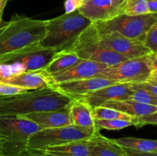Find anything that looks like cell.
Returning <instances> with one entry per match:
<instances>
[{"label": "cell", "mask_w": 157, "mask_h": 156, "mask_svg": "<svg viewBox=\"0 0 157 156\" xmlns=\"http://www.w3.org/2000/svg\"><path fill=\"white\" fill-rule=\"evenodd\" d=\"M144 44L151 53H157V21L147 33Z\"/></svg>", "instance_id": "obj_28"}, {"label": "cell", "mask_w": 157, "mask_h": 156, "mask_svg": "<svg viewBox=\"0 0 157 156\" xmlns=\"http://www.w3.org/2000/svg\"><path fill=\"white\" fill-rule=\"evenodd\" d=\"M94 123L98 132L102 129L120 130L133 125L132 122L124 119H95Z\"/></svg>", "instance_id": "obj_26"}, {"label": "cell", "mask_w": 157, "mask_h": 156, "mask_svg": "<svg viewBox=\"0 0 157 156\" xmlns=\"http://www.w3.org/2000/svg\"><path fill=\"white\" fill-rule=\"evenodd\" d=\"M150 13L147 0H124L116 15L124 14L127 15H140ZM115 15V16H116Z\"/></svg>", "instance_id": "obj_23"}, {"label": "cell", "mask_w": 157, "mask_h": 156, "mask_svg": "<svg viewBox=\"0 0 157 156\" xmlns=\"http://www.w3.org/2000/svg\"><path fill=\"white\" fill-rule=\"evenodd\" d=\"M147 82L152 84V85L157 87V77H150Z\"/></svg>", "instance_id": "obj_39"}, {"label": "cell", "mask_w": 157, "mask_h": 156, "mask_svg": "<svg viewBox=\"0 0 157 156\" xmlns=\"http://www.w3.org/2000/svg\"><path fill=\"white\" fill-rule=\"evenodd\" d=\"M150 54L140 58L127 60L116 65L110 66L97 77L106 78L122 84L147 82L153 71Z\"/></svg>", "instance_id": "obj_8"}, {"label": "cell", "mask_w": 157, "mask_h": 156, "mask_svg": "<svg viewBox=\"0 0 157 156\" xmlns=\"http://www.w3.org/2000/svg\"><path fill=\"white\" fill-rule=\"evenodd\" d=\"M125 151H127V154H129V156H157V151H156V152L140 153V152H134V151H127V150L126 149Z\"/></svg>", "instance_id": "obj_36"}, {"label": "cell", "mask_w": 157, "mask_h": 156, "mask_svg": "<svg viewBox=\"0 0 157 156\" xmlns=\"http://www.w3.org/2000/svg\"><path fill=\"white\" fill-rule=\"evenodd\" d=\"M27 91L29 90L9 84L3 81L2 80H0V96H11V95L26 93Z\"/></svg>", "instance_id": "obj_30"}, {"label": "cell", "mask_w": 157, "mask_h": 156, "mask_svg": "<svg viewBox=\"0 0 157 156\" xmlns=\"http://www.w3.org/2000/svg\"><path fill=\"white\" fill-rule=\"evenodd\" d=\"M19 156H55L41 150H26Z\"/></svg>", "instance_id": "obj_32"}, {"label": "cell", "mask_w": 157, "mask_h": 156, "mask_svg": "<svg viewBox=\"0 0 157 156\" xmlns=\"http://www.w3.org/2000/svg\"><path fill=\"white\" fill-rule=\"evenodd\" d=\"M70 50L75 51L81 60L102 63L109 67L129 60L106 48L99 42L98 33L93 22L80 35Z\"/></svg>", "instance_id": "obj_6"}, {"label": "cell", "mask_w": 157, "mask_h": 156, "mask_svg": "<svg viewBox=\"0 0 157 156\" xmlns=\"http://www.w3.org/2000/svg\"><path fill=\"white\" fill-rule=\"evenodd\" d=\"M33 122L18 116H0V155L19 156L30 136L39 131Z\"/></svg>", "instance_id": "obj_4"}, {"label": "cell", "mask_w": 157, "mask_h": 156, "mask_svg": "<svg viewBox=\"0 0 157 156\" xmlns=\"http://www.w3.org/2000/svg\"><path fill=\"white\" fill-rule=\"evenodd\" d=\"M114 141L127 151L140 153L157 151V140L136 137H124L114 139Z\"/></svg>", "instance_id": "obj_22"}, {"label": "cell", "mask_w": 157, "mask_h": 156, "mask_svg": "<svg viewBox=\"0 0 157 156\" xmlns=\"http://www.w3.org/2000/svg\"><path fill=\"white\" fill-rule=\"evenodd\" d=\"M150 77H157V70H153V71H152Z\"/></svg>", "instance_id": "obj_40"}, {"label": "cell", "mask_w": 157, "mask_h": 156, "mask_svg": "<svg viewBox=\"0 0 157 156\" xmlns=\"http://www.w3.org/2000/svg\"><path fill=\"white\" fill-rule=\"evenodd\" d=\"M73 100L55 87L0 96V116H18L35 112L58 110L70 106Z\"/></svg>", "instance_id": "obj_2"}, {"label": "cell", "mask_w": 157, "mask_h": 156, "mask_svg": "<svg viewBox=\"0 0 157 156\" xmlns=\"http://www.w3.org/2000/svg\"><path fill=\"white\" fill-rule=\"evenodd\" d=\"M9 1V0H0V25H2L4 23V21L2 20L3 12H4L6 4H7V2Z\"/></svg>", "instance_id": "obj_37"}, {"label": "cell", "mask_w": 157, "mask_h": 156, "mask_svg": "<svg viewBox=\"0 0 157 156\" xmlns=\"http://www.w3.org/2000/svg\"><path fill=\"white\" fill-rule=\"evenodd\" d=\"M89 139L48 147L41 151L55 156H90L91 145Z\"/></svg>", "instance_id": "obj_20"}, {"label": "cell", "mask_w": 157, "mask_h": 156, "mask_svg": "<svg viewBox=\"0 0 157 156\" xmlns=\"http://www.w3.org/2000/svg\"><path fill=\"white\" fill-rule=\"evenodd\" d=\"M55 54L56 52L53 49L38 46L18 55L10 62L21 63L24 66L26 72L38 71L43 70L50 63Z\"/></svg>", "instance_id": "obj_14"}, {"label": "cell", "mask_w": 157, "mask_h": 156, "mask_svg": "<svg viewBox=\"0 0 157 156\" xmlns=\"http://www.w3.org/2000/svg\"><path fill=\"white\" fill-rule=\"evenodd\" d=\"M93 116L94 119H124L130 122L133 118L119 110L103 106L93 107Z\"/></svg>", "instance_id": "obj_24"}, {"label": "cell", "mask_w": 157, "mask_h": 156, "mask_svg": "<svg viewBox=\"0 0 157 156\" xmlns=\"http://www.w3.org/2000/svg\"><path fill=\"white\" fill-rule=\"evenodd\" d=\"M0 156H1V155H0Z\"/></svg>", "instance_id": "obj_43"}, {"label": "cell", "mask_w": 157, "mask_h": 156, "mask_svg": "<svg viewBox=\"0 0 157 156\" xmlns=\"http://www.w3.org/2000/svg\"><path fill=\"white\" fill-rule=\"evenodd\" d=\"M150 58H151V64L153 70H157V53L150 54Z\"/></svg>", "instance_id": "obj_38"}, {"label": "cell", "mask_w": 157, "mask_h": 156, "mask_svg": "<svg viewBox=\"0 0 157 156\" xmlns=\"http://www.w3.org/2000/svg\"><path fill=\"white\" fill-rule=\"evenodd\" d=\"M124 0H112V8H113V11H112V15L110 18H112V17L116 15L120 6L122 5V3L124 2Z\"/></svg>", "instance_id": "obj_34"}, {"label": "cell", "mask_w": 157, "mask_h": 156, "mask_svg": "<svg viewBox=\"0 0 157 156\" xmlns=\"http://www.w3.org/2000/svg\"><path fill=\"white\" fill-rule=\"evenodd\" d=\"M156 21L157 13L140 15L121 14L105 21L93 23L99 35L116 32L126 38L144 43L146 35Z\"/></svg>", "instance_id": "obj_5"}, {"label": "cell", "mask_w": 157, "mask_h": 156, "mask_svg": "<svg viewBox=\"0 0 157 156\" xmlns=\"http://www.w3.org/2000/svg\"><path fill=\"white\" fill-rule=\"evenodd\" d=\"M84 4V0H65L64 9L65 13H71L78 10Z\"/></svg>", "instance_id": "obj_31"}, {"label": "cell", "mask_w": 157, "mask_h": 156, "mask_svg": "<svg viewBox=\"0 0 157 156\" xmlns=\"http://www.w3.org/2000/svg\"><path fill=\"white\" fill-rule=\"evenodd\" d=\"M89 140L91 145L90 156H129L114 139L102 136L100 132L95 133Z\"/></svg>", "instance_id": "obj_17"}, {"label": "cell", "mask_w": 157, "mask_h": 156, "mask_svg": "<svg viewBox=\"0 0 157 156\" xmlns=\"http://www.w3.org/2000/svg\"><path fill=\"white\" fill-rule=\"evenodd\" d=\"M9 1H10V0H9Z\"/></svg>", "instance_id": "obj_42"}, {"label": "cell", "mask_w": 157, "mask_h": 156, "mask_svg": "<svg viewBox=\"0 0 157 156\" xmlns=\"http://www.w3.org/2000/svg\"><path fill=\"white\" fill-rule=\"evenodd\" d=\"M149 12L157 13V0H147Z\"/></svg>", "instance_id": "obj_35"}, {"label": "cell", "mask_w": 157, "mask_h": 156, "mask_svg": "<svg viewBox=\"0 0 157 156\" xmlns=\"http://www.w3.org/2000/svg\"><path fill=\"white\" fill-rule=\"evenodd\" d=\"M102 106L119 110L134 118L146 116L157 111V106L142 103L131 99L126 100L110 101L105 102Z\"/></svg>", "instance_id": "obj_19"}, {"label": "cell", "mask_w": 157, "mask_h": 156, "mask_svg": "<svg viewBox=\"0 0 157 156\" xmlns=\"http://www.w3.org/2000/svg\"><path fill=\"white\" fill-rule=\"evenodd\" d=\"M132 124L137 128L147 125H157V111L140 117H133Z\"/></svg>", "instance_id": "obj_29"}, {"label": "cell", "mask_w": 157, "mask_h": 156, "mask_svg": "<svg viewBox=\"0 0 157 156\" xmlns=\"http://www.w3.org/2000/svg\"><path fill=\"white\" fill-rule=\"evenodd\" d=\"M18 116L33 122L39 127L40 130L71 125L69 106L58 110L35 112Z\"/></svg>", "instance_id": "obj_13"}, {"label": "cell", "mask_w": 157, "mask_h": 156, "mask_svg": "<svg viewBox=\"0 0 157 156\" xmlns=\"http://www.w3.org/2000/svg\"><path fill=\"white\" fill-rule=\"evenodd\" d=\"M130 86L133 90L130 99L147 105L157 106V96L141 87L139 84H130Z\"/></svg>", "instance_id": "obj_25"}, {"label": "cell", "mask_w": 157, "mask_h": 156, "mask_svg": "<svg viewBox=\"0 0 157 156\" xmlns=\"http://www.w3.org/2000/svg\"><path fill=\"white\" fill-rule=\"evenodd\" d=\"M91 23L78 10L45 20V36L39 45L53 49L56 53L70 50L80 35Z\"/></svg>", "instance_id": "obj_3"}, {"label": "cell", "mask_w": 157, "mask_h": 156, "mask_svg": "<svg viewBox=\"0 0 157 156\" xmlns=\"http://www.w3.org/2000/svg\"><path fill=\"white\" fill-rule=\"evenodd\" d=\"M78 10L92 22L105 21L112 15V0H89Z\"/></svg>", "instance_id": "obj_18"}, {"label": "cell", "mask_w": 157, "mask_h": 156, "mask_svg": "<svg viewBox=\"0 0 157 156\" xmlns=\"http://www.w3.org/2000/svg\"><path fill=\"white\" fill-rule=\"evenodd\" d=\"M81 61V58L73 50H63L55 54L50 63L41 70L50 76L67 70Z\"/></svg>", "instance_id": "obj_21"}, {"label": "cell", "mask_w": 157, "mask_h": 156, "mask_svg": "<svg viewBox=\"0 0 157 156\" xmlns=\"http://www.w3.org/2000/svg\"><path fill=\"white\" fill-rule=\"evenodd\" d=\"M139 84L141 86V87H144V89H146V90H148L149 92H150L151 93H153L154 96H157V87H156V86L152 85V84H149V83H147V82L140 83V84Z\"/></svg>", "instance_id": "obj_33"}, {"label": "cell", "mask_w": 157, "mask_h": 156, "mask_svg": "<svg viewBox=\"0 0 157 156\" xmlns=\"http://www.w3.org/2000/svg\"><path fill=\"white\" fill-rule=\"evenodd\" d=\"M87 1H89V0H84V3L86 2H87Z\"/></svg>", "instance_id": "obj_41"}, {"label": "cell", "mask_w": 157, "mask_h": 156, "mask_svg": "<svg viewBox=\"0 0 157 156\" xmlns=\"http://www.w3.org/2000/svg\"><path fill=\"white\" fill-rule=\"evenodd\" d=\"M26 72L24 66L19 62L0 64V80H5L15 75Z\"/></svg>", "instance_id": "obj_27"}, {"label": "cell", "mask_w": 157, "mask_h": 156, "mask_svg": "<svg viewBox=\"0 0 157 156\" xmlns=\"http://www.w3.org/2000/svg\"><path fill=\"white\" fill-rule=\"evenodd\" d=\"M45 36V24L24 15L14 14L0 25V64L40 46Z\"/></svg>", "instance_id": "obj_1"}, {"label": "cell", "mask_w": 157, "mask_h": 156, "mask_svg": "<svg viewBox=\"0 0 157 156\" xmlns=\"http://www.w3.org/2000/svg\"><path fill=\"white\" fill-rule=\"evenodd\" d=\"M96 132L74 125L44 128L30 136L26 150H42L48 147L86 140Z\"/></svg>", "instance_id": "obj_7"}, {"label": "cell", "mask_w": 157, "mask_h": 156, "mask_svg": "<svg viewBox=\"0 0 157 156\" xmlns=\"http://www.w3.org/2000/svg\"><path fill=\"white\" fill-rule=\"evenodd\" d=\"M132 94L133 90L130 87V84L116 83L95 90L77 99L84 101L90 106L94 107L102 106L104 103L110 101L130 99Z\"/></svg>", "instance_id": "obj_11"}, {"label": "cell", "mask_w": 157, "mask_h": 156, "mask_svg": "<svg viewBox=\"0 0 157 156\" xmlns=\"http://www.w3.org/2000/svg\"><path fill=\"white\" fill-rule=\"evenodd\" d=\"M108 67L109 66L102 63L81 60L73 67L61 73L50 76V78L55 87V84L67 81L96 77Z\"/></svg>", "instance_id": "obj_10"}, {"label": "cell", "mask_w": 157, "mask_h": 156, "mask_svg": "<svg viewBox=\"0 0 157 156\" xmlns=\"http://www.w3.org/2000/svg\"><path fill=\"white\" fill-rule=\"evenodd\" d=\"M114 84H116V82L113 80L96 76L61 83L55 84V87L58 91L64 93L72 99H77L95 90Z\"/></svg>", "instance_id": "obj_12"}, {"label": "cell", "mask_w": 157, "mask_h": 156, "mask_svg": "<svg viewBox=\"0 0 157 156\" xmlns=\"http://www.w3.org/2000/svg\"><path fill=\"white\" fill-rule=\"evenodd\" d=\"M98 41L106 48L127 59L140 58L151 53L143 42L126 38L116 32L98 35Z\"/></svg>", "instance_id": "obj_9"}, {"label": "cell", "mask_w": 157, "mask_h": 156, "mask_svg": "<svg viewBox=\"0 0 157 156\" xmlns=\"http://www.w3.org/2000/svg\"><path fill=\"white\" fill-rule=\"evenodd\" d=\"M2 80L27 90H39L46 87H55L53 83L51 80L50 76L41 70L38 71L24 72Z\"/></svg>", "instance_id": "obj_15"}, {"label": "cell", "mask_w": 157, "mask_h": 156, "mask_svg": "<svg viewBox=\"0 0 157 156\" xmlns=\"http://www.w3.org/2000/svg\"><path fill=\"white\" fill-rule=\"evenodd\" d=\"M70 119L71 125L98 132L95 128L93 107L88 103L80 99H74L69 106Z\"/></svg>", "instance_id": "obj_16"}]
</instances>
